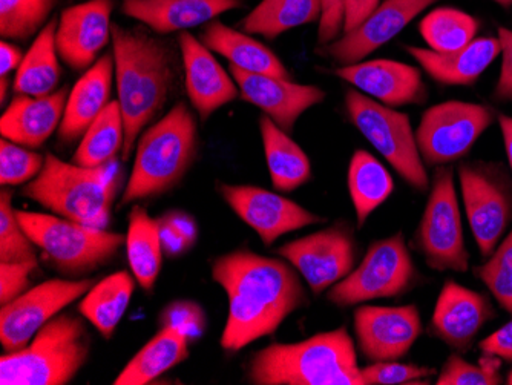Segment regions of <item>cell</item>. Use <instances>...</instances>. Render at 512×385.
I'll return each instance as SVG.
<instances>
[{"label":"cell","instance_id":"cell-16","mask_svg":"<svg viewBox=\"0 0 512 385\" xmlns=\"http://www.w3.org/2000/svg\"><path fill=\"white\" fill-rule=\"evenodd\" d=\"M356 341L371 362L404 358L422 335L421 312L407 306H361L353 315Z\"/></svg>","mask_w":512,"mask_h":385},{"label":"cell","instance_id":"cell-31","mask_svg":"<svg viewBox=\"0 0 512 385\" xmlns=\"http://www.w3.org/2000/svg\"><path fill=\"white\" fill-rule=\"evenodd\" d=\"M128 220L125 247L129 267L142 289L151 292L160 275L165 252L161 243L160 223L142 206H134Z\"/></svg>","mask_w":512,"mask_h":385},{"label":"cell","instance_id":"cell-51","mask_svg":"<svg viewBox=\"0 0 512 385\" xmlns=\"http://www.w3.org/2000/svg\"><path fill=\"white\" fill-rule=\"evenodd\" d=\"M163 218L171 221L175 228H178L181 232H183L184 237L188 238L192 244H195L198 234L197 223H195V220L191 217V215L184 214V212L174 211L169 212V214H166Z\"/></svg>","mask_w":512,"mask_h":385},{"label":"cell","instance_id":"cell-28","mask_svg":"<svg viewBox=\"0 0 512 385\" xmlns=\"http://www.w3.org/2000/svg\"><path fill=\"white\" fill-rule=\"evenodd\" d=\"M260 131L273 188L292 192L309 183L312 165L304 149L266 114L261 116Z\"/></svg>","mask_w":512,"mask_h":385},{"label":"cell","instance_id":"cell-8","mask_svg":"<svg viewBox=\"0 0 512 385\" xmlns=\"http://www.w3.org/2000/svg\"><path fill=\"white\" fill-rule=\"evenodd\" d=\"M345 108L353 125L373 148L378 149L394 171L411 188L427 192L430 178L417 148L416 132L413 131L410 117L353 88L345 94Z\"/></svg>","mask_w":512,"mask_h":385},{"label":"cell","instance_id":"cell-4","mask_svg":"<svg viewBox=\"0 0 512 385\" xmlns=\"http://www.w3.org/2000/svg\"><path fill=\"white\" fill-rule=\"evenodd\" d=\"M198 145L197 119L186 103H177L140 135L122 206L161 197L177 188L197 160Z\"/></svg>","mask_w":512,"mask_h":385},{"label":"cell","instance_id":"cell-54","mask_svg":"<svg viewBox=\"0 0 512 385\" xmlns=\"http://www.w3.org/2000/svg\"><path fill=\"white\" fill-rule=\"evenodd\" d=\"M493 2H496L497 5L503 8L512 7V0H493Z\"/></svg>","mask_w":512,"mask_h":385},{"label":"cell","instance_id":"cell-7","mask_svg":"<svg viewBox=\"0 0 512 385\" xmlns=\"http://www.w3.org/2000/svg\"><path fill=\"white\" fill-rule=\"evenodd\" d=\"M28 237L68 278H80L108 266L126 244V235L77 223L59 215L17 211Z\"/></svg>","mask_w":512,"mask_h":385},{"label":"cell","instance_id":"cell-25","mask_svg":"<svg viewBox=\"0 0 512 385\" xmlns=\"http://www.w3.org/2000/svg\"><path fill=\"white\" fill-rule=\"evenodd\" d=\"M68 88L45 97L16 96L0 119L2 139L37 149L59 131L68 102Z\"/></svg>","mask_w":512,"mask_h":385},{"label":"cell","instance_id":"cell-38","mask_svg":"<svg viewBox=\"0 0 512 385\" xmlns=\"http://www.w3.org/2000/svg\"><path fill=\"white\" fill-rule=\"evenodd\" d=\"M36 244L20 224L13 195L7 189L0 194V263H25L37 260Z\"/></svg>","mask_w":512,"mask_h":385},{"label":"cell","instance_id":"cell-21","mask_svg":"<svg viewBox=\"0 0 512 385\" xmlns=\"http://www.w3.org/2000/svg\"><path fill=\"white\" fill-rule=\"evenodd\" d=\"M335 76L390 108L422 105L428 99L421 70L398 60L376 59L339 66Z\"/></svg>","mask_w":512,"mask_h":385},{"label":"cell","instance_id":"cell-12","mask_svg":"<svg viewBox=\"0 0 512 385\" xmlns=\"http://www.w3.org/2000/svg\"><path fill=\"white\" fill-rule=\"evenodd\" d=\"M459 181L474 240L488 258L512 221L511 177L499 163H462Z\"/></svg>","mask_w":512,"mask_h":385},{"label":"cell","instance_id":"cell-33","mask_svg":"<svg viewBox=\"0 0 512 385\" xmlns=\"http://www.w3.org/2000/svg\"><path fill=\"white\" fill-rule=\"evenodd\" d=\"M348 192L356 212L358 228L367 223L376 209L381 208L394 191V181L378 158L358 149L348 166Z\"/></svg>","mask_w":512,"mask_h":385},{"label":"cell","instance_id":"cell-23","mask_svg":"<svg viewBox=\"0 0 512 385\" xmlns=\"http://www.w3.org/2000/svg\"><path fill=\"white\" fill-rule=\"evenodd\" d=\"M115 77L114 54H103L86 73L77 80L69 93L65 114L60 123L59 140L66 145L82 140L89 126L112 102V82Z\"/></svg>","mask_w":512,"mask_h":385},{"label":"cell","instance_id":"cell-43","mask_svg":"<svg viewBox=\"0 0 512 385\" xmlns=\"http://www.w3.org/2000/svg\"><path fill=\"white\" fill-rule=\"evenodd\" d=\"M207 326V316L203 307L195 301L177 300L169 303L158 315L160 329H174L189 339L203 335Z\"/></svg>","mask_w":512,"mask_h":385},{"label":"cell","instance_id":"cell-29","mask_svg":"<svg viewBox=\"0 0 512 385\" xmlns=\"http://www.w3.org/2000/svg\"><path fill=\"white\" fill-rule=\"evenodd\" d=\"M57 27L59 19L54 17L37 34L23 57L13 85L17 96L45 97L56 93L62 77L56 45Z\"/></svg>","mask_w":512,"mask_h":385},{"label":"cell","instance_id":"cell-48","mask_svg":"<svg viewBox=\"0 0 512 385\" xmlns=\"http://www.w3.org/2000/svg\"><path fill=\"white\" fill-rule=\"evenodd\" d=\"M381 0H345L344 33L353 31L375 13ZM342 33V34H344Z\"/></svg>","mask_w":512,"mask_h":385},{"label":"cell","instance_id":"cell-10","mask_svg":"<svg viewBox=\"0 0 512 385\" xmlns=\"http://www.w3.org/2000/svg\"><path fill=\"white\" fill-rule=\"evenodd\" d=\"M417 267L404 234L373 241L352 274L330 287L327 300L336 307H352L382 298H398L417 283Z\"/></svg>","mask_w":512,"mask_h":385},{"label":"cell","instance_id":"cell-6","mask_svg":"<svg viewBox=\"0 0 512 385\" xmlns=\"http://www.w3.org/2000/svg\"><path fill=\"white\" fill-rule=\"evenodd\" d=\"M91 353L85 321L59 313L34 336L33 343L0 358L2 385H65L76 378Z\"/></svg>","mask_w":512,"mask_h":385},{"label":"cell","instance_id":"cell-2","mask_svg":"<svg viewBox=\"0 0 512 385\" xmlns=\"http://www.w3.org/2000/svg\"><path fill=\"white\" fill-rule=\"evenodd\" d=\"M112 54L120 109L125 120L123 162L135 143L165 109L177 80V59L165 40L142 28L112 25Z\"/></svg>","mask_w":512,"mask_h":385},{"label":"cell","instance_id":"cell-24","mask_svg":"<svg viewBox=\"0 0 512 385\" xmlns=\"http://www.w3.org/2000/svg\"><path fill=\"white\" fill-rule=\"evenodd\" d=\"M243 5V0H123L122 13L155 34H169L209 24Z\"/></svg>","mask_w":512,"mask_h":385},{"label":"cell","instance_id":"cell-1","mask_svg":"<svg viewBox=\"0 0 512 385\" xmlns=\"http://www.w3.org/2000/svg\"><path fill=\"white\" fill-rule=\"evenodd\" d=\"M212 278L229 301L221 336L227 353L240 352L273 335L292 313L309 303L295 267L247 249L215 258Z\"/></svg>","mask_w":512,"mask_h":385},{"label":"cell","instance_id":"cell-36","mask_svg":"<svg viewBox=\"0 0 512 385\" xmlns=\"http://www.w3.org/2000/svg\"><path fill=\"white\" fill-rule=\"evenodd\" d=\"M479 20L457 8H436L419 24V31L430 50L451 53L476 39Z\"/></svg>","mask_w":512,"mask_h":385},{"label":"cell","instance_id":"cell-32","mask_svg":"<svg viewBox=\"0 0 512 385\" xmlns=\"http://www.w3.org/2000/svg\"><path fill=\"white\" fill-rule=\"evenodd\" d=\"M132 277L126 270L108 275L97 281L80 301L79 312L105 339L112 338L131 304L137 281Z\"/></svg>","mask_w":512,"mask_h":385},{"label":"cell","instance_id":"cell-40","mask_svg":"<svg viewBox=\"0 0 512 385\" xmlns=\"http://www.w3.org/2000/svg\"><path fill=\"white\" fill-rule=\"evenodd\" d=\"M497 303L512 315V231L482 266L474 269Z\"/></svg>","mask_w":512,"mask_h":385},{"label":"cell","instance_id":"cell-17","mask_svg":"<svg viewBox=\"0 0 512 385\" xmlns=\"http://www.w3.org/2000/svg\"><path fill=\"white\" fill-rule=\"evenodd\" d=\"M440 0H384L364 24L318 47V54L338 65H355L401 34L419 14Z\"/></svg>","mask_w":512,"mask_h":385},{"label":"cell","instance_id":"cell-35","mask_svg":"<svg viewBox=\"0 0 512 385\" xmlns=\"http://www.w3.org/2000/svg\"><path fill=\"white\" fill-rule=\"evenodd\" d=\"M125 120L119 102L109 103L99 119L89 126L80 140L71 163L83 168H100L117 162L125 148Z\"/></svg>","mask_w":512,"mask_h":385},{"label":"cell","instance_id":"cell-22","mask_svg":"<svg viewBox=\"0 0 512 385\" xmlns=\"http://www.w3.org/2000/svg\"><path fill=\"white\" fill-rule=\"evenodd\" d=\"M178 45L183 57L189 100L200 119L206 122L218 109L235 102L240 96V88L234 77L224 71L212 51L197 37L181 31Z\"/></svg>","mask_w":512,"mask_h":385},{"label":"cell","instance_id":"cell-49","mask_svg":"<svg viewBox=\"0 0 512 385\" xmlns=\"http://www.w3.org/2000/svg\"><path fill=\"white\" fill-rule=\"evenodd\" d=\"M160 234L161 243H163V251L171 257H178V255L184 254V252L191 249L194 244L184 237L183 232L180 229L175 228L171 221L166 218H160Z\"/></svg>","mask_w":512,"mask_h":385},{"label":"cell","instance_id":"cell-47","mask_svg":"<svg viewBox=\"0 0 512 385\" xmlns=\"http://www.w3.org/2000/svg\"><path fill=\"white\" fill-rule=\"evenodd\" d=\"M480 350L499 356L502 361L512 362V318L499 330L483 339Z\"/></svg>","mask_w":512,"mask_h":385},{"label":"cell","instance_id":"cell-20","mask_svg":"<svg viewBox=\"0 0 512 385\" xmlns=\"http://www.w3.org/2000/svg\"><path fill=\"white\" fill-rule=\"evenodd\" d=\"M494 316L496 310L490 298L457 281L447 280L434 306L430 332L451 349L465 353Z\"/></svg>","mask_w":512,"mask_h":385},{"label":"cell","instance_id":"cell-53","mask_svg":"<svg viewBox=\"0 0 512 385\" xmlns=\"http://www.w3.org/2000/svg\"><path fill=\"white\" fill-rule=\"evenodd\" d=\"M8 89H10V79L8 77H0V103L2 105L7 100Z\"/></svg>","mask_w":512,"mask_h":385},{"label":"cell","instance_id":"cell-9","mask_svg":"<svg viewBox=\"0 0 512 385\" xmlns=\"http://www.w3.org/2000/svg\"><path fill=\"white\" fill-rule=\"evenodd\" d=\"M413 241L414 249L424 257L430 269L459 274L470 269V252L465 244L454 172L450 166H437L434 172L424 215Z\"/></svg>","mask_w":512,"mask_h":385},{"label":"cell","instance_id":"cell-14","mask_svg":"<svg viewBox=\"0 0 512 385\" xmlns=\"http://www.w3.org/2000/svg\"><path fill=\"white\" fill-rule=\"evenodd\" d=\"M96 283L97 281L92 278H54L31 287L16 300L2 306L0 344L4 350L17 352L25 349L48 321L62 313L69 304L85 297Z\"/></svg>","mask_w":512,"mask_h":385},{"label":"cell","instance_id":"cell-11","mask_svg":"<svg viewBox=\"0 0 512 385\" xmlns=\"http://www.w3.org/2000/svg\"><path fill=\"white\" fill-rule=\"evenodd\" d=\"M494 120L496 111L479 103L450 100L431 106L416 131L425 165L448 166L465 157Z\"/></svg>","mask_w":512,"mask_h":385},{"label":"cell","instance_id":"cell-41","mask_svg":"<svg viewBox=\"0 0 512 385\" xmlns=\"http://www.w3.org/2000/svg\"><path fill=\"white\" fill-rule=\"evenodd\" d=\"M45 157L10 140L0 142V185L30 183L42 171Z\"/></svg>","mask_w":512,"mask_h":385},{"label":"cell","instance_id":"cell-30","mask_svg":"<svg viewBox=\"0 0 512 385\" xmlns=\"http://www.w3.org/2000/svg\"><path fill=\"white\" fill-rule=\"evenodd\" d=\"M191 339L174 329H160L115 378V385H146L189 358Z\"/></svg>","mask_w":512,"mask_h":385},{"label":"cell","instance_id":"cell-34","mask_svg":"<svg viewBox=\"0 0 512 385\" xmlns=\"http://www.w3.org/2000/svg\"><path fill=\"white\" fill-rule=\"evenodd\" d=\"M321 0H261L240 22L241 30L275 40L287 31L321 20Z\"/></svg>","mask_w":512,"mask_h":385},{"label":"cell","instance_id":"cell-19","mask_svg":"<svg viewBox=\"0 0 512 385\" xmlns=\"http://www.w3.org/2000/svg\"><path fill=\"white\" fill-rule=\"evenodd\" d=\"M230 76L237 82L244 102L260 108L287 134H292L304 112L327 97L319 86L299 85L292 79L269 74L247 73L237 66L230 65Z\"/></svg>","mask_w":512,"mask_h":385},{"label":"cell","instance_id":"cell-27","mask_svg":"<svg viewBox=\"0 0 512 385\" xmlns=\"http://www.w3.org/2000/svg\"><path fill=\"white\" fill-rule=\"evenodd\" d=\"M201 42L209 50L229 60L230 65L247 73L290 79V71L270 48L244 31L227 27L220 20L215 19L206 24L201 33Z\"/></svg>","mask_w":512,"mask_h":385},{"label":"cell","instance_id":"cell-3","mask_svg":"<svg viewBox=\"0 0 512 385\" xmlns=\"http://www.w3.org/2000/svg\"><path fill=\"white\" fill-rule=\"evenodd\" d=\"M247 379L255 385H365L347 327L258 350L247 364Z\"/></svg>","mask_w":512,"mask_h":385},{"label":"cell","instance_id":"cell-15","mask_svg":"<svg viewBox=\"0 0 512 385\" xmlns=\"http://www.w3.org/2000/svg\"><path fill=\"white\" fill-rule=\"evenodd\" d=\"M217 191L229 208L260 235L266 246H272L279 237L290 232L325 221L295 201L260 186L218 183Z\"/></svg>","mask_w":512,"mask_h":385},{"label":"cell","instance_id":"cell-18","mask_svg":"<svg viewBox=\"0 0 512 385\" xmlns=\"http://www.w3.org/2000/svg\"><path fill=\"white\" fill-rule=\"evenodd\" d=\"M114 0H88L66 8L59 19L56 45L71 70H89L112 40Z\"/></svg>","mask_w":512,"mask_h":385},{"label":"cell","instance_id":"cell-55","mask_svg":"<svg viewBox=\"0 0 512 385\" xmlns=\"http://www.w3.org/2000/svg\"><path fill=\"white\" fill-rule=\"evenodd\" d=\"M506 382H508L509 385H512V370L509 372L508 379H506Z\"/></svg>","mask_w":512,"mask_h":385},{"label":"cell","instance_id":"cell-42","mask_svg":"<svg viewBox=\"0 0 512 385\" xmlns=\"http://www.w3.org/2000/svg\"><path fill=\"white\" fill-rule=\"evenodd\" d=\"M361 373L365 385L428 384L424 379L433 376L436 369L398 361H378L361 369Z\"/></svg>","mask_w":512,"mask_h":385},{"label":"cell","instance_id":"cell-50","mask_svg":"<svg viewBox=\"0 0 512 385\" xmlns=\"http://www.w3.org/2000/svg\"><path fill=\"white\" fill-rule=\"evenodd\" d=\"M23 51L13 43L2 40L0 43V77H8L14 70H19L22 63Z\"/></svg>","mask_w":512,"mask_h":385},{"label":"cell","instance_id":"cell-46","mask_svg":"<svg viewBox=\"0 0 512 385\" xmlns=\"http://www.w3.org/2000/svg\"><path fill=\"white\" fill-rule=\"evenodd\" d=\"M500 42V54H502V70L497 80L494 99L499 102H511L512 100V30L500 27L497 30Z\"/></svg>","mask_w":512,"mask_h":385},{"label":"cell","instance_id":"cell-45","mask_svg":"<svg viewBox=\"0 0 512 385\" xmlns=\"http://www.w3.org/2000/svg\"><path fill=\"white\" fill-rule=\"evenodd\" d=\"M322 14L319 20L318 45L325 47L344 33L345 0H321Z\"/></svg>","mask_w":512,"mask_h":385},{"label":"cell","instance_id":"cell-37","mask_svg":"<svg viewBox=\"0 0 512 385\" xmlns=\"http://www.w3.org/2000/svg\"><path fill=\"white\" fill-rule=\"evenodd\" d=\"M56 5L57 0H0V34L27 42L43 30Z\"/></svg>","mask_w":512,"mask_h":385},{"label":"cell","instance_id":"cell-39","mask_svg":"<svg viewBox=\"0 0 512 385\" xmlns=\"http://www.w3.org/2000/svg\"><path fill=\"white\" fill-rule=\"evenodd\" d=\"M502 359L491 353L483 352L479 364H471L460 355H450L440 369L437 385H499Z\"/></svg>","mask_w":512,"mask_h":385},{"label":"cell","instance_id":"cell-5","mask_svg":"<svg viewBox=\"0 0 512 385\" xmlns=\"http://www.w3.org/2000/svg\"><path fill=\"white\" fill-rule=\"evenodd\" d=\"M117 162L83 168L46 154L42 171L23 186L22 195L54 215L105 229L122 186V169Z\"/></svg>","mask_w":512,"mask_h":385},{"label":"cell","instance_id":"cell-52","mask_svg":"<svg viewBox=\"0 0 512 385\" xmlns=\"http://www.w3.org/2000/svg\"><path fill=\"white\" fill-rule=\"evenodd\" d=\"M500 129H502L503 142H505L506 157L512 171V117L499 116Z\"/></svg>","mask_w":512,"mask_h":385},{"label":"cell","instance_id":"cell-13","mask_svg":"<svg viewBox=\"0 0 512 385\" xmlns=\"http://www.w3.org/2000/svg\"><path fill=\"white\" fill-rule=\"evenodd\" d=\"M276 254L289 261L310 290L319 295L352 274L358 244L352 226L347 221H336L330 228L283 244Z\"/></svg>","mask_w":512,"mask_h":385},{"label":"cell","instance_id":"cell-26","mask_svg":"<svg viewBox=\"0 0 512 385\" xmlns=\"http://www.w3.org/2000/svg\"><path fill=\"white\" fill-rule=\"evenodd\" d=\"M408 54L434 80L448 86H471L490 68L500 54L496 37H476L467 47L451 53L430 48L407 47Z\"/></svg>","mask_w":512,"mask_h":385},{"label":"cell","instance_id":"cell-44","mask_svg":"<svg viewBox=\"0 0 512 385\" xmlns=\"http://www.w3.org/2000/svg\"><path fill=\"white\" fill-rule=\"evenodd\" d=\"M37 269V260L25 263H0V306L11 303L31 289V274Z\"/></svg>","mask_w":512,"mask_h":385}]
</instances>
